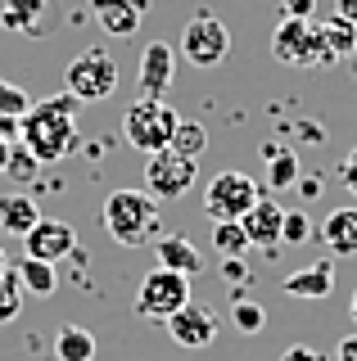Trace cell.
Segmentation results:
<instances>
[{
    "label": "cell",
    "instance_id": "cell-38",
    "mask_svg": "<svg viewBox=\"0 0 357 361\" xmlns=\"http://www.w3.org/2000/svg\"><path fill=\"white\" fill-rule=\"evenodd\" d=\"M349 316H353V325H357V289H353V302H349Z\"/></svg>",
    "mask_w": 357,
    "mask_h": 361
},
{
    "label": "cell",
    "instance_id": "cell-12",
    "mask_svg": "<svg viewBox=\"0 0 357 361\" xmlns=\"http://www.w3.org/2000/svg\"><path fill=\"white\" fill-rule=\"evenodd\" d=\"M281 221H285V208L272 199H258L249 212L240 217L244 235H249V248H262L267 257H276V248H281Z\"/></svg>",
    "mask_w": 357,
    "mask_h": 361
},
{
    "label": "cell",
    "instance_id": "cell-37",
    "mask_svg": "<svg viewBox=\"0 0 357 361\" xmlns=\"http://www.w3.org/2000/svg\"><path fill=\"white\" fill-rule=\"evenodd\" d=\"M114 5H131V0H91L95 14H99V9H114Z\"/></svg>",
    "mask_w": 357,
    "mask_h": 361
},
{
    "label": "cell",
    "instance_id": "cell-41",
    "mask_svg": "<svg viewBox=\"0 0 357 361\" xmlns=\"http://www.w3.org/2000/svg\"><path fill=\"white\" fill-rule=\"evenodd\" d=\"M0 176H5V163H0Z\"/></svg>",
    "mask_w": 357,
    "mask_h": 361
},
{
    "label": "cell",
    "instance_id": "cell-35",
    "mask_svg": "<svg viewBox=\"0 0 357 361\" xmlns=\"http://www.w3.org/2000/svg\"><path fill=\"white\" fill-rule=\"evenodd\" d=\"M281 361H321L317 353H312V348H303V343H294V348H285V357Z\"/></svg>",
    "mask_w": 357,
    "mask_h": 361
},
{
    "label": "cell",
    "instance_id": "cell-18",
    "mask_svg": "<svg viewBox=\"0 0 357 361\" xmlns=\"http://www.w3.org/2000/svg\"><path fill=\"white\" fill-rule=\"evenodd\" d=\"M262 158H267V185L272 190H294V180L303 176L298 172V154L289 145H262Z\"/></svg>",
    "mask_w": 357,
    "mask_h": 361
},
{
    "label": "cell",
    "instance_id": "cell-6",
    "mask_svg": "<svg viewBox=\"0 0 357 361\" xmlns=\"http://www.w3.org/2000/svg\"><path fill=\"white\" fill-rule=\"evenodd\" d=\"M258 199H262L258 180H253L249 172L226 167V172H217L213 180H208V190H204V212H208L213 221H240Z\"/></svg>",
    "mask_w": 357,
    "mask_h": 361
},
{
    "label": "cell",
    "instance_id": "cell-7",
    "mask_svg": "<svg viewBox=\"0 0 357 361\" xmlns=\"http://www.w3.org/2000/svg\"><path fill=\"white\" fill-rule=\"evenodd\" d=\"M186 302H190V276L167 271V267H154L136 289V312L150 316V321H167V316L181 312Z\"/></svg>",
    "mask_w": 357,
    "mask_h": 361
},
{
    "label": "cell",
    "instance_id": "cell-34",
    "mask_svg": "<svg viewBox=\"0 0 357 361\" xmlns=\"http://www.w3.org/2000/svg\"><path fill=\"white\" fill-rule=\"evenodd\" d=\"M334 361H357V330L339 338V348H334Z\"/></svg>",
    "mask_w": 357,
    "mask_h": 361
},
{
    "label": "cell",
    "instance_id": "cell-14",
    "mask_svg": "<svg viewBox=\"0 0 357 361\" xmlns=\"http://www.w3.org/2000/svg\"><path fill=\"white\" fill-rule=\"evenodd\" d=\"M0 27L14 37H46L50 0H0Z\"/></svg>",
    "mask_w": 357,
    "mask_h": 361
},
{
    "label": "cell",
    "instance_id": "cell-24",
    "mask_svg": "<svg viewBox=\"0 0 357 361\" xmlns=\"http://www.w3.org/2000/svg\"><path fill=\"white\" fill-rule=\"evenodd\" d=\"M23 298H28V289H23V280H18V271L9 267L5 276H0V325L18 321V312H23Z\"/></svg>",
    "mask_w": 357,
    "mask_h": 361
},
{
    "label": "cell",
    "instance_id": "cell-4",
    "mask_svg": "<svg viewBox=\"0 0 357 361\" xmlns=\"http://www.w3.org/2000/svg\"><path fill=\"white\" fill-rule=\"evenodd\" d=\"M63 86H68L77 104H99V99H109L118 90V59L109 50H99V45H91L63 68Z\"/></svg>",
    "mask_w": 357,
    "mask_h": 361
},
{
    "label": "cell",
    "instance_id": "cell-28",
    "mask_svg": "<svg viewBox=\"0 0 357 361\" xmlns=\"http://www.w3.org/2000/svg\"><path fill=\"white\" fill-rule=\"evenodd\" d=\"M312 240V217L303 208H285V221H281V244H308Z\"/></svg>",
    "mask_w": 357,
    "mask_h": 361
},
{
    "label": "cell",
    "instance_id": "cell-9",
    "mask_svg": "<svg viewBox=\"0 0 357 361\" xmlns=\"http://www.w3.org/2000/svg\"><path fill=\"white\" fill-rule=\"evenodd\" d=\"M199 180V158H186L176 149H159L145 163V190L154 199H181Z\"/></svg>",
    "mask_w": 357,
    "mask_h": 361
},
{
    "label": "cell",
    "instance_id": "cell-23",
    "mask_svg": "<svg viewBox=\"0 0 357 361\" xmlns=\"http://www.w3.org/2000/svg\"><path fill=\"white\" fill-rule=\"evenodd\" d=\"M18 280H23V289L32 293V298H50L54 289H59V271H54V262H41V257H23V262L14 267Z\"/></svg>",
    "mask_w": 357,
    "mask_h": 361
},
{
    "label": "cell",
    "instance_id": "cell-25",
    "mask_svg": "<svg viewBox=\"0 0 357 361\" xmlns=\"http://www.w3.org/2000/svg\"><path fill=\"white\" fill-rule=\"evenodd\" d=\"M167 149H176V154H186V158H199L208 149V131H204V122H176V131H172V145Z\"/></svg>",
    "mask_w": 357,
    "mask_h": 361
},
{
    "label": "cell",
    "instance_id": "cell-36",
    "mask_svg": "<svg viewBox=\"0 0 357 361\" xmlns=\"http://www.w3.org/2000/svg\"><path fill=\"white\" fill-rule=\"evenodd\" d=\"M334 14L349 18V23H357V0H334Z\"/></svg>",
    "mask_w": 357,
    "mask_h": 361
},
{
    "label": "cell",
    "instance_id": "cell-26",
    "mask_svg": "<svg viewBox=\"0 0 357 361\" xmlns=\"http://www.w3.org/2000/svg\"><path fill=\"white\" fill-rule=\"evenodd\" d=\"M213 248L222 257H240L249 248V235H244L240 221H213Z\"/></svg>",
    "mask_w": 357,
    "mask_h": 361
},
{
    "label": "cell",
    "instance_id": "cell-31",
    "mask_svg": "<svg viewBox=\"0 0 357 361\" xmlns=\"http://www.w3.org/2000/svg\"><path fill=\"white\" fill-rule=\"evenodd\" d=\"M317 0H281V18H312Z\"/></svg>",
    "mask_w": 357,
    "mask_h": 361
},
{
    "label": "cell",
    "instance_id": "cell-1",
    "mask_svg": "<svg viewBox=\"0 0 357 361\" xmlns=\"http://www.w3.org/2000/svg\"><path fill=\"white\" fill-rule=\"evenodd\" d=\"M18 145L37 158V163H59L77 145V99L73 95H50L37 99L23 118H18Z\"/></svg>",
    "mask_w": 357,
    "mask_h": 361
},
{
    "label": "cell",
    "instance_id": "cell-20",
    "mask_svg": "<svg viewBox=\"0 0 357 361\" xmlns=\"http://www.w3.org/2000/svg\"><path fill=\"white\" fill-rule=\"evenodd\" d=\"M145 5L150 0H131V5H114V9H99V27H104V37H118V41H127V37H136L140 32V18H145Z\"/></svg>",
    "mask_w": 357,
    "mask_h": 361
},
{
    "label": "cell",
    "instance_id": "cell-3",
    "mask_svg": "<svg viewBox=\"0 0 357 361\" xmlns=\"http://www.w3.org/2000/svg\"><path fill=\"white\" fill-rule=\"evenodd\" d=\"M176 109L167 104V99H150V95H140L136 104L127 109V118H122V135H127V145L131 149H140V154H159L172 145V131H176Z\"/></svg>",
    "mask_w": 357,
    "mask_h": 361
},
{
    "label": "cell",
    "instance_id": "cell-8",
    "mask_svg": "<svg viewBox=\"0 0 357 361\" xmlns=\"http://www.w3.org/2000/svg\"><path fill=\"white\" fill-rule=\"evenodd\" d=\"M181 54H186L195 68H217V63H226V54H231V32H226V23L213 18V14H195V18L181 27Z\"/></svg>",
    "mask_w": 357,
    "mask_h": 361
},
{
    "label": "cell",
    "instance_id": "cell-19",
    "mask_svg": "<svg viewBox=\"0 0 357 361\" xmlns=\"http://www.w3.org/2000/svg\"><path fill=\"white\" fill-rule=\"evenodd\" d=\"M321 37V45L334 54V59H349V54H357V23L330 14V18H317V27H312Z\"/></svg>",
    "mask_w": 357,
    "mask_h": 361
},
{
    "label": "cell",
    "instance_id": "cell-33",
    "mask_svg": "<svg viewBox=\"0 0 357 361\" xmlns=\"http://www.w3.org/2000/svg\"><path fill=\"white\" fill-rule=\"evenodd\" d=\"M294 190H298L303 199H321V190H326V180H321V176H298V180H294Z\"/></svg>",
    "mask_w": 357,
    "mask_h": 361
},
{
    "label": "cell",
    "instance_id": "cell-17",
    "mask_svg": "<svg viewBox=\"0 0 357 361\" xmlns=\"http://www.w3.org/2000/svg\"><path fill=\"white\" fill-rule=\"evenodd\" d=\"M159 267L167 271H181V276H199L204 271V253L195 248V240H186V235H163L159 240Z\"/></svg>",
    "mask_w": 357,
    "mask_h": 361
},
{
    "label": "cell",
    "instance_id": "cell-2",
    "mask_svg": "<svg viewBox=\"0 0 357 361\" xmlns=\"http://www.w3.org/2000/svg\"><path fill=\"white\" fill-rule=\"evenodd\" d=\"M99 217H104V231L122 248H145V244L163 240V212H159V199L150 190H136V185L114 190L104 199V208H99Z\"/></svg>",
    "mask_w": 357,
    "mask_h": 361
},
{
    "label": "cell",
    "instance_id": "cell-16",
    "mask_svg": "<svg viewBox=\"0 0 357 361\" xmlns=\"http://www.w3.org/2000/svg\"><path fill=\"white\" fill-rule=\"evenodd\" d=\"M289 298H330V289H334V262L326 257V262H312V267H298L294 276H285V285H281Z\"/></svg>",
    "mask_w": 357,
    "mask_h": 361
},
{
    "label": "cell",
    "instance_id": "cell-5",
    "mask_svg": "<svg viewBox=\"0 0 357 361\" xmlns=\"http://www.w3.org/2000/svg\"><path fill=\"white\" fill-rule=\"evenodd\" d=\"M272 54H276V63H285V68H330V63H339L326 45H321V37L312 32L308 18H281L276 23Z\"/></svg>",
    "mask_w": 357,
    "mask_h": 361
},
{
    "label": "cell",
    "instance_id": "cell-21",
    "mask_svg": "<svg viewBox=\"0 0 357 361\" xmlns=\"http://www.w3.org/2000/svg\"><path fill=\"white\" fill-rule=\"evenodd\" d=\"M54 361H95V334L86 325H59V334H54Z\"/></svg>",
    "mask_w": 357,
    "mask_h": 361
},
{
    "label": "cell",
    "instance_id": "cell-15",
    "mask_svg": "<svg viewBox=\"0 0 357 361\" xmlns=\"http://www.w3.org/2000/svg\"><path fill=\"white\" fill-rule=\"evenodd\" d=\"M321 244H326L330 257H357V208H330L326 221L317 226Z\"/></svg>",
    "mask_w": 357,
    "mask_h": 361
},
{
    "label": "cell",
    "instance_id": "cell-32",
    "mask_svg": "<svg viewBox=\"0 0 357 361\" xmlns=\"http://www.w3.org/2000/svg\"><path fill=\"white\" fill-rule=\"evenodd\" d=\"M339 176H344V190H349V195L357 199V149L339 163Z\"/></svg>",
    "mask_w": 357,
    "mask_h": 361
},
{
    "label": "cell",
    "instance_id": "cell-40",
    "mask_svg": "<svg viewBox=\"0 0 357 361\" xmlns=\"http://www.w3.org/2000/svg\"><path fill=\"white\" fill-rule=\"evenodd\" d=\"M349 59H353V68H357V54H349Z\"/></svg>",
    "mask_w": 357,
    "mask_h": 361
},
{
    "label": "cell",
    "instance_id": "cell-39",
    "mask_svg": "<svg viewBox=\"0 0 357 361\" xmlns=\"http://www.w3.org/2000/svg\"><path fill=\"white\" fill-rule=\"evenodd\" d=\"M5 271H9V257H5V248H0V276H5Z\"/></svg>",
    "mask_w": 357,
    "mask_h": 361
},
{
    "label": "cell",
    "instance_id": "cell-30",
    "mask_svg": "<svg viewBox=\"0 0 357 361\" xmlns=\"http://www.w3.org/2000/svg\"><path fill=\"white\" fill-rule=\"evenodd\" d=\"M222 280H226V285H249V262H244V257H222Z\"/></svg>",
    "mask_w": 357,
    "mask_h": 361
},
{
    "label": "cell",
    "instance_id": "cell-10",
    "mask_svg": "<svg viewBox=\"0 0 357 361\" xmlns=\"http://www.w3.org/2000/svg\"><path fill=\"white\" fill-rule=\"evenodd\" d=\"M23 257H41V262H63L77 248V231L63 217H37V226L23 235Z\"/></svg>",
    "mask_w": 357,
    "mask_h": 361
},
{
    "label": "cell",
    "instance_id": "cell-29",
    "mask_svg": "<svg viewBox=\"0 0 357 361\" xmlns=\"http://www.w3.org/2000/svg\"><path fill=\"white\" fill-rule=\"evenodd\" d=\"M28 109H32V99L23 95V90L9 86V82H0V118H23Z\"/></svg>",
    "mask_w": 357,
    "mask_h": 361
},
{
    "label": "cell",
    "instance_id": "cell-11",
    "mask_svg": "<svg viewBox=\"0 0 357 361\" xmlns=\"http://www.w3.org/2000/svg\"><path fill=\"white\" fill-rule=\"evenodd\" d=\"M163 325H167V334H172V343H181V348H208L217 338V312L199 307L195 298L186 302L181 312H172Z\"/></svg>",
    "mask_w": 357,
    "mask_h": 361
},
{
    "label": "cell",
    "instance_id": "cell-27",
    "mask_svg": "<svg viewBox=\"0 0 357 361\" xmlns=\"http://www.w3.org/2000/svg\"><path fill=\"white\" fill-rule=\"evenodd\" d=\"M231 321H236L240 334H262L267 330V312H262V302H253V298L231 302Z\"/></svg>",
    "mask_w": 357,
    "mask_h": 361
},
{
    "label": "cell",
    "instance_id": "cell-22",
    "mask_svg": "<svg viewBox=\"0 0 357 361\" xmlns=\"http://www.w3.org/2000/svg\"><path fill=\"white\" fill-rule=\"evenodd\" d=\"M37 217L41 212H37V203L28 195H0V231H9V235L23 240L32 226H37Z\"/></svg>",
    "mask_w": 357,
    "mask_h": 361
},
{
    "label": "cell",
    "instance_id": "cell-13",
    "mask_svg": "<svg viewBox=\"0 0 357 361\" xmlns=\"http://www.w3.org/2000/svg\"><path fill=\"white\" fill-rule=\"evenodd\" d=\"M172 77H176L172 45H167V41H150V45H145V54H140V95L163 99V90L172 86Z\"/></svg>",
    "mask_w": 357,
    "mask_h": 361
}]
</instances>
